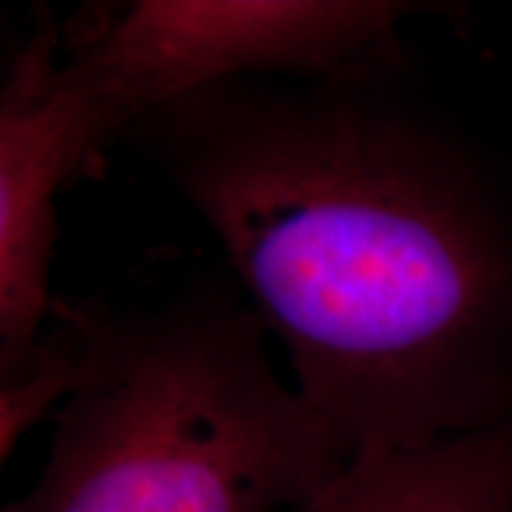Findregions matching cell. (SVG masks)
<instances>
[{"label":"cell","mask_w":512,"mask_h":512,"mask_svg":"<svg viewBox=\"0 0 512 512\" xmlns=\"http://www.w3.org/2000/svg\"><path fill=\"white\" fill-rule=\"evenodd\" d=\"M396 80H234L128 131L356 461L512 416L510 194Z\"/></svg>","instance_id":"cell-1"},{"label":"cell","mask_w":512,"mask_h":512,"mask_svg":"<svg viewBox=\"0 0 512 512\" xmlns=\"http://www.w3.org/2000/svg\"><path fill=\"white\" fill-rule=\"evenodd\" d=\"M74 305L80 376L40 476L3 512H296L356 461L234 288Z\"/></svg>","instance_id":"cell-2"},{"label":"cell","mask_w":512,"mask_h":512,"mask_svg":"<svg viewBox=\"0 0 512 512\" xmlns=\"http://www.w3.org/2000/svg\"><path fill=\"white\" fill-rule=\"evenodd\" d=\"M404 0H134L60 35V63L103 143L148 114L234 80L402 69Z\"/></svg>","instance_id":"cell-3"},{"label":"cell","mask_w":512,"mask_h":512,"mask_svg":"<svg viewBox=\"0 0 512 512\" xmlns=\"http://www.w3.org/2000/svg\"><path fill=\"white\" fill-rule=\"evenodd\" d=\"M106 148L60 63V35L37 29L0 92V379L52 319L57 197Z\"/></svg>","instance_id":"cell-4"},{"label":"cell","mask_w":512,"mask_h":512,"mask_svg":"<svg viewBox=\"0 0 512 512\" xmlns=\"http://www.w3.org/2000/svg\"><path fill=\"white\" fill-rule=\"evenodd\" d=\"M296 512H512V416L427 450L359 458Z\"/></svg>","instance_id":"cell-5"},{"label":"cell","mask_w":512,"mask_h":512,"mask_svg":"<svg viewBox=\"0 0 512 512\" xmlns=\"http://www.w3.org/2000/svg\"><path fill=\"white\" fill-rule=\"evenodd\" d=\"M83 333L74 302L57 299L52 319L37 339L26 362L0 379V456L15 453L20 439L43 421L52 410H60L72 396L80 376Z\"/></svg>","instance_id":"cell-6"}]
</instances>
